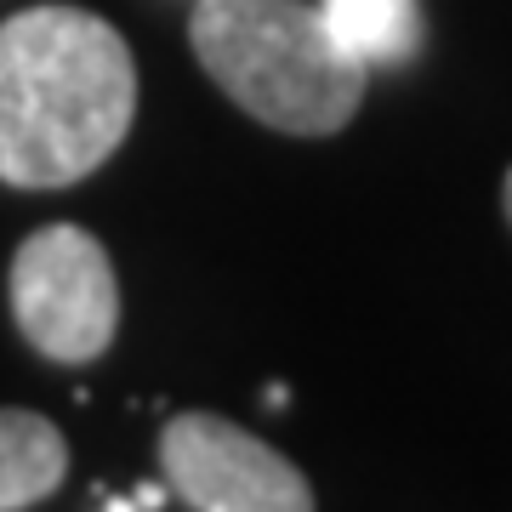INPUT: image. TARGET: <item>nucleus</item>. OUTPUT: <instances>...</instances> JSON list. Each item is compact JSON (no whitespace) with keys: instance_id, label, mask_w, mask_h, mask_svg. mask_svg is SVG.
I'll use <instances>...</instances> for the list:
<instances>
[{"instance_id":"obj_8","label":"nucleus","mask_w":512,"mask_h":512,"mask_svg":"<svg viewBox=\"0 0 512 512\" xmlns=\"http://www.w3.org/2000/svg\"><path fill=\"white\" fill-rule=\"evenodd\" d=\"M501 205H507V222H512V171H507V183H501Z\"/></svg>"},{"instance_id":"obj_2","label":"nucleus","mask_w":512,"mask_h":512,"mask_svg":"<svg viewBox=\"0 0 512 512\" xmlns=\"http://www.w3.org/2000/svg\"><path fill=\"white\" fill-rule=\"evenodd\" d=\"M188 40L239 109L291 137H330L365 103L370 69L330 40L308 0H200Z\"/></svg>"},{"instance_id":"obj_4","label":"nucleus","mask_w":512,"mask_h":512,"mask_svg":"<svg viewBox=\"0 0 512 512\" xmlns=\"http://www.w3.org/2000/svg\"><path fill=\"white\" fill-rule=\"evenodd\" d=\"M165 484L194 512H313L308 478L228 416H177L160 433Z\"/></svg>"},{"instance_id":"obj_6","label":"nucleus","mask_w":512,"mask_h":512,"mask_svg":"<svg viewBox=\"0 0 512 512\" xmlns=\"http://www.w3.org/2000/svg\"><path fill=\"white\" fill-rule=\"evenodd\" d=\"M319 18H325L330 40L365 69L404 63L421 46L416 0H319Z\"/></svg>"},{"instance_id":"obj_5","label":"nucleus","mask_w":512,"mask_h":512,"mask_svg":"<svg viewBox=\"0 0 512 512\" xmlns=\"http://www.w3.org/2000/svg\"><path fill=\"white\" fill-rule=\"evenodd\" d=\"M69 473V444L57 421L35 410H0V512H23L46 501Z\"/></svg>"},{"instance_id":"obj_1","label":"nucleus","mask_w":512,"mask_h":512,"mask_svg":"<svg viewBox=\"0 0 512 512\" xmlns=\"http://www.w3.org/2000/svg\"><path fill=\"white\" fill-rule=\"evenodd\" d=\"M131 114L137 63L97 12L29 6L0 23V183L63 188L92 177Z\"/></svg>"},{"instance_id":"obj_7","label":"nucleus","mask_w":512,"mask_h":512,"mask_svg":"<svg viewBox=\"0 0 512 512\" xmlns=\"http://www.w3.org/2000/svg\"><path fill=\"white\" fill-rule=\"evenodd\" d=\"M103 512H143V507H137V501H120V495H114V501H103Z\"/></svg>"},{"instance_id":"obj_3","label":"nucleus","mask_w":512,"mask_h":512,"mask_svg":"<svg viewBox=\"0 0 512 512\" xmlns=\"http://www.w3.org/2000/svg\"><path fill=\"white\" fill-rule=\"evenodd\" d=\"M12 313L29 348L57 365L103 359L120 325V285L109 251L74 222L29 234L12 256Z\"/></svg>"}]
</instances>
